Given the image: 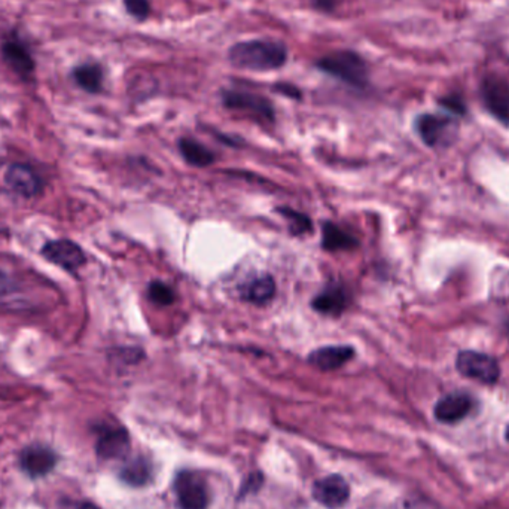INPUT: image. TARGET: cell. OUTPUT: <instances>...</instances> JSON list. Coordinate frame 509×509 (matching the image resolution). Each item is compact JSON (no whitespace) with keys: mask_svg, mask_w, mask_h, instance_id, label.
Masks as SVG:
<instances>
[{"mask_svg":"<svg viewBox=\"0 0 509 509\" xmlns=\"http://www.w3.org/2000/svg\"><path fill=\"white\" fill-rule=\"evenodd\" d=\"M57 465V455L47 446H30L22 453V467L33 478L47 476Z\"/></svg>","mask_w":509,"mask_h":509,"instance_id":"obj_9","label":"cell"},{"mask_svg":"<svg viewBox=\"0 0 509 509\" xmlns=\"http://www.w3.org/2000/svg\"><path fill=\"white\" fill-rule=\"evenodd\" d=\"M456 368L463 377L476 380L485 384L496 383L501 377V366L490 354L474 350H463L456 359Z\"/></svg>","mask_w":509,"mask_h":509,"instance_id":"obj_3","label":"cell"},{"mask_svg":"<svg viewBox=\"0 0 509 509\" xmlns=\"http://www.w3.org/2000/svg\"><path fill=\"white\" fill-rule=\"evenodd\" d=\"M474 401L471 396L463 391H455L444 396L435 405V417L441 423H457L471 412Z\"/></svg>","mask_w":509,"mask_h":509,"instance_id":"obj_8","label":"cell"},{"mask_svg":"<svg viewBox=\"0 0 509 509\" xmlns=\"http://www.w3.org/2000/svg\"><path fill=\"white\" fill-rule=\"evenodd\" d=\"M439 103H441L442 108H446L447 110H450L453 114H467V106L463 103L462 99L457 98V96H448V98L441 99Z\"/></svg>","mask_w":509,"mask_h":509,"instance_id":"obj_25","label":"cell"},{"mask_svg":"<svg viewBox=\"0 0 509 509\" xmlns=\"http://www.w3.org/2000/svg\"><path fill=\"white\" fill-rule=\"evenodd\" d=\"M287 48L285 43L269 39H255L236 43L228 50V60L232 66L246 71L269 72L287 64Z\"/></svg>","mask_w":509,"mask_h":509,"instance_id":"obj_1","label":"cell"},{"mask_svg":"<svg viewBox=\"0 0 509 509\" xmlns=\"http://www.w3.org/2000/svg\"><path fill=\"white\" fill-rule=\"evenodd\" d=\"M42 255L45 259L69 273H76L87 262L84 250L71 240L50 241L43 246Z\"/></svg>","mask_w":509,"mask_h":509,"instance_id":"obj_7","label":"cell"},{"mask_svg":"<svg viewBox=\"0 0 509 509\" xmlns=\"http://www.w3.org/2000/svg\"><path fill=\"white\" fill-rule=\"evenodd\" d=\"M274 295H276V282L269 274L253 278L241 289L244 301L255 306H266L274 298Z\"/></svg>","mask_w":509,"mask_h":509,"instance_id":"obj_17","label":"cell"},{"mask_svg":"<svg viewBox=\"0 0 509 509\" xmlns=\"http://www.w3.org/2000/svg\"><path fill=\"white\" fill-rule=\"evenodd\" d=\"M122 480L128 483V485H145L149 476V469H147V463L142 459L131 460L127 463V467L121 472Z\"/></svg>","mask_w":509,"mask_h":509,"instance_id":"obj_22","label":"cell"},{"mask_svg":"<svg viewBox=\"0 0 509 509\" xmlns=\"http://www.w3.org/2000/svg\"><path fill=\"white\" fill-rule=\"evenodd\" d=\"M11 291H13V280L8 274L0 269V298L5 295L11 294Z\"/></svg>","mask_w":509,"mask_h":509,"instance_id":"obj_27","label":"cell"},{"mask_svg":"<svg viewBox=\"0 0 509 509\" xmlns=\"http://www.w3.org/2000/svg\"><path fill=\"white\" fill-rule=\"evenodd\" d=\"M147 297L151 299L152 303L161 307L165 306H172L176 301V294L173 291L172 287L167 283L161 282V280H154L147 287Z\"/></svg>","mask_w":509,"mask_h":509,"instance_id":"obj_23","label":"cell"},{"mask_svg":"<svg viewBox=\"0 0 509 509\" xmlns=\"http://www.w3.org/2000/svg\"><path fill=\"white\" fill-rule=\"evenodd\" d=\"M80 509H99L98 506L93 505V504H84V505H80Z\"/></svg>","mask_w":509,"mask_h":509,"instance_id":"obj_29","label":"cell"},{"mask_svg":"<svg viewBox=\"0 0 509 509\" xmlns=\"http://www.w3.org/2000/svg\"><path fill=\"white\" fill-rule=\"evenodd\" d=\"M359 240L337 223L326 222L322 227V248L328 252H343L358 248Z\"/></svg>","mask_w":509,"mask_h":509,"instance_id":"obj_18","label":"cell"},{"mask_svg":"<svg viewBox=\"0 0 509 509\" xmlns=\"http://www.w3.org/2000/svg\"><path fill=\"white\" fill-rule=\"evenodd\" d=\"M316 68L353 89L363 90L370 84V72L365 60L354 51L329 52L316 61Z\"/></svg>","mask_w":509,"mask_h":509,"instance_id":"obj_2","label":"cell"},{"mask_svg":"<svg viewBox=\"0 0 509 509\" xmlns=\"http://www.w3.org/2000/svg\"><path fill=\"white\" fill-rule=\"evenodd\" d=\"M174 493L182 509H206L209 504L206 480L197 472H181L174 480Z\"/></svg>","mask_w":509,"mask_h":509,"instance_id":"obj_4","label":"cell"},{"mask_svg":"<svg viewBox=\"0 0 509 509\" xmlns=\"http://www.w3.org/2000/svg\"><path fill=\"white\" fill-rule=\"evenodd\" d=\"M354 349L352 345H326L313 350L308 354V363L320 371H335L353 359Z\"/></svg>","mask_w":509,"mask_h":509,"instance_id":"obj_14","label":"cell"},{"mask_svg":"<svg viewBox=\"0 0 509 509\" xmlns=\"http://www.w3.org/2000/svg\"><path fill=\"white\" fill-rule=\"evenodd\" d=\"M222 103L227 109L240 110L264 121H274L273 103L259 94L227 90L222 93Z\"/></svg>","mask_w":509,"mask_h":509,"instance_id":"obj_5","label":"cell"},{"mask_svg":"<svg viewBox=\"0 0 509 509\" xmlns=\"http://www.w3.org/2000/svg\"><path fill=\"white\" fill-rule=\"evenodd\" d=\"M179 151H181L184 160L194 167H207L216 161L215 152L191 137H182L179 140Z\"/></svg>","mask_w":509,"mask_h":509,"instance_id":"obj_19","label":"cell"},{"mask_svg":"<svg viewBox=\"0 0 509 509\" xmlns=\"http://www.w3.org/2000/svg\"><path fill=\"white\" fill-rule=\"evenodd\" d=\"M338 0H313L316 9H319L322 13H333L337 6Z\"/></svg>","mask_w":509,"mask_h":509,"instance_id":"obj_28","label":"cell"},{"mask_svg":"<svg viewBox=\"0 0 509 509\" xmlns=\"http://www.w3.org/2000/svg\"><path fill=\"white\" fill-rule=\"evenodd\" d=\"M76 84L87 93H100L103 89V69L98 63L80 64L73 71Z\"/></svg>","mask_w":509,"mask_h":509,"instance_id":"obj_20","label":"cell"},{"mask_svg":"<svg viewBox=\"0 0 509 509\" xmlns=\"http://www.w3.org/2000/svg\"><path fill=\"white\" fill-rule=\"evenodd\" d=\"M278 212L287 219L289 230L294 236H303V234L312 231V221L307 215H304L303 212L294 211L291 207H278Z\"/></svg>","mask_w":509,"mask_h":509,"instance_id":"obj_21","label":"cell"},{"mask_svg":"<svg viewBox=\"0 0 509 509\" xmlns=\"http://www.w3.org/2000/svg\"><path fill=\"white\" fill-rule=\"evenodd\" d=\"M124 6H126L127 13L139 22H145L151 14L149 0H124Z\"/></svg>","mask_w":509,"mask_h":509,"instance_id":"obj_24","label":"cell"},{"mask_svg":"<svg viewBox=\"0 0 509 509\" xmlns=\"http://www.w3.org/2000/svg\"><path fill=\"white\" fill-rule=\"evenodd\" d=\"M453 126L451 119L438 115L423 114L416 119V130L428 146H438Z\"/></svg>","mask_w":509,"mask_h":509,"instance_id":"obj_16","label":"cell"},{"mask_svg":"<svg viewBox=\"0 0 509 509\" xmlns=\"http://www.w3.org/2000/svg\"><path fill=\"white\" fill-rule=\"evenodd\" d=\"M481 98L495 118L509 124V84L504 78L487 76L481 84Z\"/></svg>","mask_w":509,"mask_h":509,"instance_id":"obj_6","label":"cell"},{"mask_svg":"<svg viewBox=\"0 0 509 509\" xmlns=\"http://www.w3.org/2000/svg\"><path fill=\"white\" fill-rule=\"evenodd\" d=\"M313 495L322 505L338 508L349 499L350 490L343 476H331L316 483Z\"/></svg>","mask_w":509,"mask_h":509,"instance_id":"obj_13","label":"cell"},{"mask_svg":"<svg viewBox=\"0 0 509 509\" xmlns=\"http://www.w3.org/2000/svg\"><path fill=\"white\" fill-rule=\"evenodd\" d=\"M5 181L11 190L25 198L39 194L42 188V181L32 167L25 165H13L5 174Z\"/></svg>","mask_w":509,"mask_h":509,"instance_id":"obj_12","label":"cell"},{"mask_svg":"<svg viewBox=\"0 0 509 509\" xmlns=\"http://www.w3.org/2000/svg\"><path fill=\"white\" fill-rule=\"evenodd\" d=\"M130 448V438L122 428H108L98 441V453L103 459H118Z\"/></svg>","mask_w":509,"mask_h":509,"instance_id":"obj_15","label":"cell"},{"mask_svg":"<svg viewBox=\"0 0 509 509\" xmlns=\"http://www.w3.org/2000/svg\"><path fill=\"white\" fill-rule=\"evenodd\" d=\"M2 57L5 63L22 78H30L34 72V61L24 43L15 36H9L2 43Z\"/></svg>","mask_w":509,"mask_h":509,"instance_id":"obj_11","label":"cell"},{"mask_svg":"<svg viewBox=\"0 0 509 509\" xmlns=\"http://www.w3.org/2000/svg\"><path fill=\"white\" fill-rule=\"evenodd\" d=\"M349 301L347 289L338 283H333L316 295L312 301V307L320 315L338 317L345 312V308L349 307Z\"/></svg>","mask_w":509,"mask_h":509,"instance_id":"obj_10","label":"cell"},{"mask_svg":"<svg viewBox=\"0 0 509 509\" xmlns=\"http://www.w3.org/2000/svg\"><path fill=\"white\" fill-rule=\"evenodd\" d=\"M505 437H506V439H508V441H509V425H508V428H506Z\"/></svg>","mask_w":509,"mask_h":509,"instance_id":"obj_30","label":"cell"},{"mask_svg":"<svg viewBox=\"0 0 509 509\" xmlns=\"http://www.w3.org/2000/svg\"><path fill=\"white\" fill-rule=\"evenodd\" d=\"M276 91L278 93L283 94V96H287V98L292 99H299L301 98V93H299V90L294 85L291 84H278L274 87Z\"/></svg>","mask_w":509,"mask_h":509,"instance_id":"obj_26","label":"cell"}]
</instances>
